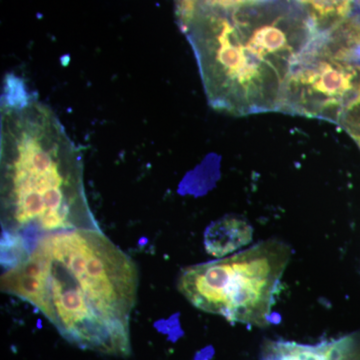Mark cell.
I'll return each mask as SVG.
<instances>
[{"instance_id": "1", "label": "cell", "mask_w": 360, "mask_h": 360, "mask_svg": "<svg viewBox=\"0 0 360 360\" xmlns=\"http://www.w3.org/2000/svg\"><path fill=\"white\" fill-rule=\"evenodd\" d=\"M139 269L101 229L52 232L1 274L2 292L30 303L71 345L131 354Z\"/></svg>"}, {"instance_id": "7", "label": "cell", "mask_w": 360, "mask_h": 360, "mask_svg": "<svg viewBox=\"0 0 360 360\" xmlns=\"http://www.w3.org/2000/svg\"><path fill=\"white\" fill-rule=\"evenodd\" d=\"M329 360H360V331L333 340Z\"/></svg>"}, {"instance_id": "5", "label": "cell", "mask_w": 360, "mask_h": 360, "mask_svg": "<svg viewBox=\"0 0 360 360\" xmlns=\"http://www.w3.org/2000/svg\"><path fill=\"white\" fill-rule=\"evenodd\" d=\"M333 340L315 345L295 341L266 340L262 348V360H329Z\"/></svg>"}, {"instance_id": "3", "label": "cell", "mask_w": 360, "mask_h": 360, "mask_svg": "<svg viewBox=\"0 0 360 360\" xmlns=\"http://www.w3.org/2000/svg\"><path fill=\"white\" fill-rule=\"evenodd\" d=\"M291 248L281 240L182 270L177 288L194 307L227 321L266 328Z\"/></svg>"}, {"instance_id": "6", "label": "cell", "mask_w": 360, "mask_h": 360, "mask_svg": "<svg viewBox=\"0 0 360 360\" xmlns=\"http://www.w3.org/2000/svg\"><path fill=\"white\" fill-rule=\"evenodd\" d=\"M352 73L341 71L330 65L321 66L319 73L311 72L307 79L317 91L328 96H341L350 89Z\"/></svg>"}, {"instance_id": "2", "label": "cell", "mask_w": 360, "mask_h": 360, "mask_svg": "<svg viewBox=\"0 0 360 360\" xmlns=\"http://www.w3.org/2000/svg\"><path fill=\"white\" fill-rule=\"evenodd\" d=\"M0 116L2 264H15L52 232L101 229L87 200L82 155L53 111L7 77Z\"/></svg>"}, {"instance_id": "4", "label": "cell", "mask_w": 360, "mask_h": 360, "mask_svg": "<svg viewBox=\"0 0 360 360\" xmlns=\"http://www.w3.org/2000/svg\"><path fill=\"white\" fill-rule=\"evenodd\" d=\"M252 236V226L245 219L238 217H224L206 229L205 248L213 257H225L250 243Z\"/></svg>"}]
</instances>
